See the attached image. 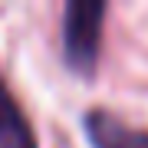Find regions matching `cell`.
<instances>
[{"label": "cell", "mask_w": 148, "mask_h": 148, "mask_svg": "<svg viewBox=\"0 0 148 148\" xmlns=\"http://www.w3.org/2000/svg\"><path fill=\"white\" fill-rule=\"evenodd\" d=\"M102 20L106 3L102 0H69L63 16V46L66 63L76 73H92L102 53Z\"/></svg>", "instance_id": "cell-1"}, {"label": "cell", "mask_w": 148, "mask_h": 148, "mask_svg": "<svg viewBox=\"0 0 148 148\" xmlns=\"http://www.w3.org/2000/svg\"><path fill=\"white\" fill-rule=\"evenodd\" d=\"M82 128L92 148H148V128H135L106 109H89Z\"/></svg>", "instance_id": "cell-2"}, {"label": "cell", "mask_w": 148, "mask_h": 148, "mask_svg": "<svg viewBox=\"0 0 148 148\" xmlns=\"http://www.w3.org/2000/svg\"><path fill=\"white\" fill-rule=\"evenodd\" d=\"M0 148H40L36 132L3 76H0Z\"/></svg>", "instance_id": "cell-3"}]
</instances>
